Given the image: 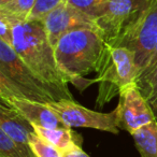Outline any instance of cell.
<instances>
[{
    "mask_svg": "<svg viewBox=\"0 0 157 157\" xmlns=\"http://www.w3.org/2000/svg\"><path fill=\"white\" fill-rule=\"evenodd\" d=\"M148 6V0H108L90 17L103 41L117 48L132 33Z\"/></svg>",
    "mask_w": 157,
    "mask_h": 157,
    "instance_id": "4",
    "label": "cell"
},
{
    "mask_svg": "<svg viewBox=\"0 0 157 157\" xmlns=\"http://www.w3.org/2000/svg\"><path fill=\"white\" fill-rule=\"evenodd\" d=\"M154 1H156V0H148V2H150V3H152V2H154Z\"/></svg>",
    "mask_w": 157,
    "mask_h": 157,
    "instance_id": "24",
    "label": "cell"
},
{
    "mask_svg": "<svg viewBox=\"0 0 157 157\" xmlns=\"http://www.w3.org/2000/svg\"><path fill=\"white\" fill-rule=\"evenodd\" d=\"M13 26L9 20L0 16V40L10 45H12L13 41Z\"/></svg>",
    "mask_w": 157,
    "mask_h": 157,
    "instance_id": "20",
    "label": "cell"
},
{
    "mask_svg": "<svg viewBox=\"0 0 157 157\" xmlns=\"http://www.w3.org/2000/svg\"><path fill=\"white\" fill-rule=\"evenodd\" d=\"M35 132L48 141L60 152L66 153L76 147H82L83 138L80 133L72 130L70 127H58V128H43L40 126H33Z\"/></svg>",
    "mask_w": 157,
    "mask_h": 157,
    "instance_id": "12",
    "label": "cell"
},
{
    "mask_svg": "<svg viewBox=\"0 0 157 157\" xmlns=\"http://www.w3.org/2000/svg\"><path fill=\"white\" fill-rule=\"evenodd\" d=\"M0 157H37L30 146L21 145L0 130Z\"/></svg>",
    "mask_w": 157,
    "mask_h": 157,
    "instance_id": "16",
    "label": "cell"
},
{
    "mask_svg": "<svg viewBox=\"0 0 157 157\" xmlns=\"http://www.w3.org/2000/svg\"><path fill=\"white\" fill-rule=\"evenodd\" d=\"M29 145L33 152L37 155V157H63V152H60L57 147L42 139L36 132L31 135Z\"/></svg>",
    "mask_w": 157,
    "mask_h": 157,
    "instance_id": "17",
    "label": "cell"
},
{
    "mask_svg": "<svg viewBox=\"0 0 157 157\" xmlns=\"http://www.w3.org/2000/svg\"><path fill=\"white\" fill-rule=\"evenodd\" d=\"M66 0H36L35 7L27 21H42Z\"/></svg>",
    "mask_w": 157,
    "mask_h": 157,
    "instance_id": "18",
    "label": "cell"
},
{
    "mask_svg": "<svg viewBox=\"0 0 157 157\" xmlns=\"http://www.w3.org/2000/svg\"><path fill=\"white\" fill-rule=\"evenodd\" d=\"M138 88L144 96L157 118V67L136 81Z\"/></svg>",
    "mask_w": 157,
    "mask_h": 157,
    "instance_id": "15",
    "label": "cell"
},
{
    "mask_svg": "<svg viewBox=\"0 0 157 157\" xmlns=\"http://www.w3.org/2000/svg\"><path fill=\"white\" fill-rule=\"evenodd\" d=\"M157 44V0L150 3L144 15L122 46L133 53L139 74L143 71ZM138 74V76H139Z\"/></svg>",
    "mask_w": 157,
    "mask_h": 157,
    "instance_id": "8",
    "label": "cell"
},
{
    "mask_svg": "<svg viewBox=\"0 0 157 157\" xmlns=\"http://www.w3.org/2000/svg\"><path fill=\"white\" fill-rule=\"evenodd\" d=\"M105 1H108V0H67L68 3H70L74 8H76L90 16L95 9H97L99 6L105 3Z\"/></svg>",
    "mask_w": 157,
    "mask_h": 157,
    "instance_id": "19",
    "label": "cell"
},
{
    "mask_svg": "<svg viewBox=\"0 0 157 157\" xmlns=\"http://www.w3.org/2000/svg\"><path fill=\"white\" fill-rule=\"evenodd\" d=\"M0 97H16L42 103L57 100L41 78L22 60L13 46L0 40Z\"/></svg>",
    "mask_w": 157,
    "mask_h": 157,
    "instance_id": "3",
    "label": "cell"
},
{
    "mask_svg": "<svg viewBox=\"0 0 157 157\" xmlns=\"http://www.w3.org/2000/svg\"><path fill=\"white\" fill-rule=\"evenodd\" d=\"M46 105L59 116L63 124L70 128H93L113 135L120 132L118 114L116 109L110 113H101L87 109L74 100L68 99L55 100Z\"/></svg>",
    "mask_w": 157,
    "mask_h": 157,
    "instance_id": "6",
    "label": "cell"
},
{
    "mask_svg": "<svg viewBox=\"0 0 157 157\" xmlns=\"http://www.w3.org/2000/svg\"><path fill=\"white\" fill-rule=\"evenodd\" d=\"M42 23L53 46L69 31L81 28L96 29L93 18L68 3L67 0L46 15Z\"/></svg>",
    "mask_w": 157,
    "mask_h": 157,
    "instance_id": "9",
    "label": "cell"
},
{
    "mask_svg": "<svg viewBox=\"0 0 157 157\" xmlns=\"http://www.w3.org/2000/svg\"><path fill=\"white\" fill-rule=\"evenodd\" d=\"M156 67H157V44H156V46H155L154 51H153L152 55H151L150 59H148L147 63H146L145 68H144L143 71L139 74V76L148 73V72L152 71V70L154 69V68H156ZM139 76H138V78H139Z\"/></svg>",
    "mask_w": 157,
    "mask_h": 157,
    "instance_id": "21",
    "label": "cell"
},
{
    "mask_svg": "<svg viewBox=\"0 0 157 157\" xmlns=\"http://www.w3.org/2000/svg\"><path fill=\"white\" fill-rule=\"evenodd\" d=\"M2 102L15 109L33 126H40L50 129L66 127L59 116L46 103L29 100L26 98H16V97L2 99Z\"/></svg>",
    "mask_w": 157,
    "mask_h": 157,
    "instance_id": "10",
    "label": "cell"
},
{
    "mask_svg": "<svg viewBox=\"0 0 157 157\" xmlns=\"http://www.w3.org/2000/svg\"><path fill=\"white\" fill-rule=\"evenodd\" d=\"M12 0H0V7H3V6L8 5L9 2H11Z\"/></svg>",
    "mask_w": 157,
    "mask_h": 157,
    "instance_id": "23",
    "label": "cell"
},
{
    "mask_svg": "<svg viewBox=\"0 0 157 157\" xmlns=\"http://www.w3.org/2000/svg\"><path fill=\"white\" fill-rule=\"evenodd\" d=\"M141 157H157V120L131 133Z\"/></svg>",
    "mask_w": 157,
    "mask_h": 157,
    "instance_id": "13",
    "label": "cell"
},
{
    "mask_svg": "<svg viewBox=\"0 0 157 157\" xmlns=\"http://www.w3.org/2000/svg\"><path fill=\"white\" fill-rule=\"evenodd\" d=\"M97 74L98 76L95 80L99 84V88L96 105L102 108L137 81L139 72L133 53L124 46L116 48L105 43Z\"/></svg>",
    "mask_w": 157,
    "mask_h": 157,
    "instance_id": "5",
    "label": "cell"
},
{
    "mask_svg": "<svg viewBox=\"0 0 157 157\" xmlns=\"http://www.w3.org/2000/svg\"><path fill=\"white\" fill-rule=\"evenodd\" d=\"M0 130L16 143L25 146H30L29 140L35 132L33 126L22 114L3 102L0 105Z\"/></svg>",
    "mask_w": 157,
    "mask_h": 157,
    "instance_id": "11",
    "label": "cell"
},
{
    "mask_svg": "<svg viewBox=\"0 0 157 157\" xmlns=\"http://www.w3.org/2000/svg\"><path fill=\"white\" fill-rule=\"evenodd\" d=\"M35 3L36 0H12L8 5L0 7V16L9 20L13 25L26 22Z\"/></svg>",
    "mask_w": 157,
    "mask_h": 157,
    "instance_id": "14",
    "label": "cell"
},
{
    "mask_svg": "<svg viewBox=\"0 0 157 157\" xmlns=\"http://www.w3.org/2000/svg\"><path fill=\"white\" fill-rule=\"evenodd\" d=\"M105 42L96 29H75L63 35L54 46L55 58L69 83L83 90L96 80L84 76L98 71Z\"/></svg>",
    "mask_w": 157,
    "mask_h": 157,
    "instance_id": "2",
    "label": "cell"
},
{
    "mask_svg": "<svg viewBox=\"0 0 157 157\" xmlns=\"http://www.w3.org/2000/svg\"><path fill=\"white\" fill-rule=\"evenodd\" d=\"M115 109L118 114L120 129L126 130L130 135L157 120L151 105L136 83L127 86L121 92Z\"/></svg>",
    "mask_w": 157,
    "mask_h": 157,
    "instance_id": "7",
    "label": "cell"
},
{
    "mask_svg": "<svg viewBox=\"0 0 157 157\" xmlns=\"http://www.w3.org/2000/svg\"><path fill=\"white\" fill-rule=\"evenodd\" d=\"M63 157H90L87 153H85L82 147H76L74 150L68 151L63 153Z\"/></svg>",
    "mask_w": 157,
    "mask_h": 157,
    "instance_id": "22",
    "label": "cell"
},
{
    "mask_svg": "<svg viewBox=\"0 0 157 157\" xmlns=\"http://www.w3.org/2000/svg\"><path fill=\"white\" fill-rule=\"evenodd\" d=\"M12 46L22 60L50 86L57 100H73L68 87L69 81L57 63L54 46L42 21H26L14 25Z\"/></svg>",
    "mask_w": 157,
    "mask_h": 157,
    "instance_id": "1",
    "label": "cell"
}]
</instances>
